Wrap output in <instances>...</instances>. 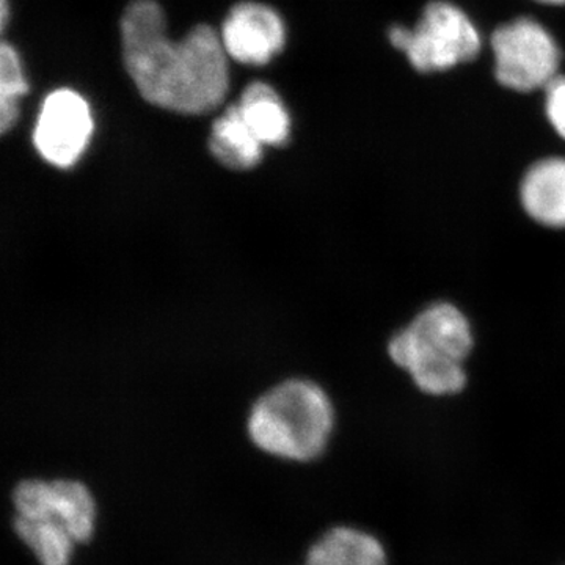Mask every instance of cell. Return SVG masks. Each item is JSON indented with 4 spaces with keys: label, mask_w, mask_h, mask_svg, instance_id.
<instances>
[{
    "label": "cell",
    "mask_w": 565,
    "mask_h": 565,
    "mask_svg": "<svg viewBox=\"0 0 565 565\" xmlns=\"http://www.w3.org/2000/svg\"><path fill=\"white\" fill-rule=\"evenodd\" d=\"M264 145L248 128L239 106L233 104L214 121L210 150L222 166L233 170H248L258 166Z\"/></svg>",
    "instance_id": "cell-12"
},
{
    "label": "cell",
    "mask_w": 565,
    "mask_h": 565,
    "mask_svg": "<svg viewBox=\"0 0 565 565\" xmlns=\"http://www.w3.org/2000/svg\"><path fill=\"white\" fill-rule=\"evenodd\" d=\"M494 76L515 92L546 88L559 74L561 51L544 25L519 18L501 25L492 36Z\"/></svg>",
    "instance_id": "cell-5"
},
{
    "label": "cell",
    "mask_w": 565,
    "mask_h": 565,
    "mask_svg": "<svg viewBox=\"0 0 565 565\" xmlns=\"http://www.w3.org/2000/svg\"><path fill=\"white\" fill-rule=\"evenodd\" d=\"M122 62L141 98L159 109L203 115L217 109L230 87L221 33L199 24L181 41L167 35L156 0H132L120 21Z\"/></svg>",
    "instance_id": "cell-1"
},
{
    "label": "cell",
    "mask_w": 565,
    "mask_h": 565,
    "mask_svg": "<svg viewBox=\"0 0 565 565\" xmlns=\"http://www.w3.org/2000/svg\"><path fill=\"white\" fill-rule=\"evenodd\" d=\"M307 565H388L382 542L355 527H334L308 553Z\"/></svg>",
    "instance_id": "cell-11"
},
{
    "label": "cell",
    "mask_w": 565,
    "mask_h": 565,
    "mask_svg": "<svg viewBox=\"0 0 565 565\" xmlns=\"http://www.w3.org/2000/svg\"><path fill=\"white\" fill-rule=\"evenodd\" d=\"M221 39L233 61L266 65L285 47V22L277 11L264 3H236L223 21Z\"/></svg>",
    "instance_id": "cell-8"
},
{
    "label": "cell",
    "mask_w": 565,
    "mask_h": 565,
    "mask_svg": "<svg viewBox=\"0 0 565 565\" xmlns=\"http://www.w3.org/2000/svg\"><path fill=\"white\" fill-rule=\"evenodd\" d=\"M545 92L546 118L557 136L565 140V76H557Z\"/></svg>",
    "instance_id": "cell-15"
},
{
    "label": "cell",
    "mask_w": 565,
    "mask_h": 565,
    "mask_svg": "<svg viewBox=\"0 0 565 565\" xmlns=\"http://www.w3.org/2000/svg\"><path fill=\"white\" fill-rule=\"evenodd\" d=\"M29 92L21 58L11 44L0 46V131L9 132L20 118V99Z\"/></svg>",
    "instance_id": "cell-13"
},
{
    "label": "cell",
    "mask_w": 565,
    "mask_h": 565,
    "mask_svg": "<svg viewBox=\"0 0 565 565\" xmlns=\"http://www.w3.org/2000/svg\"><path fill=\"white\" fill-rule=\"evenodd\" d=\"M390 41L419 73L455 68L473 61L481 51V35L473 21L445 0L427 3L415 28H393Z\"/></svg>",
    "instance_id": "cell-4"
},
{
    "label": "cell",
    "mask_w": 565,
    "mask_h": 565,
    "mask_svg": "<svg viewBox=\"0 0 565 565\" xmlns=\"http://www.w3.org/2000/svg\"><path fill=\"white\" fill-rule=\"evenodd\" d=\"M476 343L473 323L449 300L427 303L392 334L390 360L429 397H452L467 388V360Z\"/></svg>",
    "instance_id": "cell-2"
},
{
    "label": "cell",
    "mask_w": 565,
    "mask_h": 565,
    "mask_svg": "<svg viewBox=\"0 0 565 565\" xmlns=\"http://www.w3.org/2000/svg\"><path fill=\"white\" fill-rule=\"evenodd\" d=\"M18 516L65 531L76 544L95 530V501L87 487L74 481H25L14 492Z\"/></svg>",
    "instance_id": "cell-7"
},
{
    "label": "cell",
    "mask_w": 565,
    "mask_h": 565,
    "mask_svg": "<svg viewBox=\"0 0 565 565\" xmlns=\"http://www.w3.org/2000/svg\"><path fill=\"white\" fill-rule=\"evenodd\" d=\"M248 128L264 147H281L291 136V117L274 87L264 82L248 85L237 103Z\"/></svg>",
    "instance_id": "cell-10"
},
{
    "label": "cell",
    "mask_w": 565,
    "mask_h": 565,
    "mask_svg": "<svg viewBox=\"0 0 565 565\" xmlns=\"http://www.w3.org/2000/svg\"><path fill=\"white\" fill-rule=\"evenodd\" d=\"M519 203L535 225L565 230V158H545L527 167L519 184Z\"/></svg>",
    "instance_id": "cell-9"
},
{
    "label": "cell",
    "mask_w": 565,
    "mask_h": 565,
    "mask_svg": "<svg viewBox=\"0 0 565 565\" xmlns=\"http://www.w3.org/2000/svg\"><path fill=\"white\" fill-rule=\"evenodd\" d=\"M14 527L43 565H68L76 542L57 527L17 516Z\"/></svg>",
    "instance_id": "cell-14"
},
{
    "label": "cell",
    "mask_w": 565,
    "mask_h": 565,
    "mask_svg": "<svg viewBox=\"0 0 565 565\" xmlns=\"http://www.w3.org/2000/svg\"><path fill=\"white\" fill-rule=\"evenodd\" d=\"M537 2L552 3V6H563L565 0H537Z\"/></svg>",
    "instance_id": "cell-17"
},
{
    "label": "cell",
    "mask_w": 565,
    "mask_h": 565,
    "mask_svg": "<svg viewBox=\"0 0 565 565\" xmlns=\"http://www.w3.org/2000/svg\"><path fill=\"white\" fill-rule=\"evenodd\" d=\"M7 20H9V2L2 0V29L7 28Z\"/></svg>",
    "instance_id": "cell-16"
},
{
    "label": "cell",
    "mask_w": 565,
    "mask_h": 565,
    "mask_svg": "<svg viewBox=\"0 0 565 565\" xmlns=\"http://www.w3.org/2000/svg\"><path fill=\"white\" fill-rule=\"evenodd\" d=\"M333 424V405L321 386L291 381L258 401L248 430L263 451L282 459L313 460L327 448Z\"/></svg>",
    "instance_id": "cell-3"
},
{
    "label": "cell",
    "mask_w": 565,
    "mask_h": 565,
    "mask_svg": "<svg viewBox=\"0 0 565 565\" xmlns=\"http://www.w3.org/2000/svg\"><path fill=\"white\" fill-rule=\"evenodd\" d=\"M93 128L95 122L87 99L70 88H58L41 106L33 143L44 161L68 169L87 150Z\"/></svg>",
    "instance_id": "cell-6"
}]
</instances>
